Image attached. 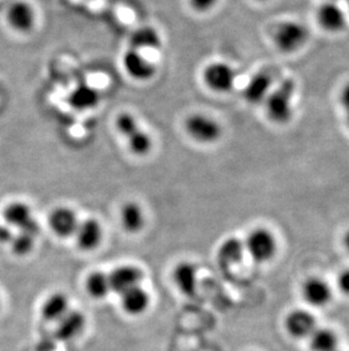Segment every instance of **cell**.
Masks as SVG:
<instances>
[{"label":"cell","mask_w":349,"mask_h":351,"mask_svg":"<svg viewBox=\"0 0 349 351\" xmlns=\"http://www.w3.org/2000/svg\"><path fill=\"white\" fill-rule=\"evenodd\" d=\"M115 128L126 140L129 152L135 156H146L152 150L153 140L150 133L142 129L141 124L133 114H119L115 119Z\"/></svg>","instance_id":"1"},{"label":"cell","mask_w":349,"mask_h":351,"mask_svg":"<svg viewBox=\"0 0 349 351\" xmlns=\"http://www.w3.org/2000/svg\"><path fill=\"white\" fill-rule=\"evenodd\" d=\"M296 83L293 79L281 81L268 95L266 101L269 119L276 124H286L293 119V99Z\"/></svg>","instance_id":"2"},{"label":"cell","mask_w":349,"mask_h":351,"mask_svg":"<svg viewBox=\"0 0 349 351\" xmlns=\"http://www.w3.org/2000/svg\"><path fill=\"white\" fill-rule=\"evenodd\" d=\"M185 131L196 143H217L222 136V126L217 119L203 113H194L185 119Z\"/></svg>","instance_id":"3"},{"label":"cell","mask_w":349,"mask_h":351,"mask_svg":"<svg viewBox=\"0 0 349 351\" xmlns=\"http://www.w3.org/2000/svg\"><path fill=\"white\" fill-rule=\"evenodd\" d=\"M244 245L245 252L257 263L269 262L277 252V240L269 230L264 228L250 231Z\"/></svg>","instance_id":"4"},{"label":"cell","mask_w":349,"mask_h":351,"mask_svg":"<svg viewBox=\"0 0 349 351\" xmlns=\"http://www.w3.org/2000/svg\"><path fill=\"white\" fill-rule=\"evenodd\" d=\"M309 39V30L304 24L287 21L278 25L274 31L276 46L283 53H294L300 49Z\"/></svg>","instance_id":"5"},{"label":"cell","mask_w":349,"mask_h":351,"mask_svg":"<svg viewBox=\"0 0 349 351\" xmlns=\"http://www.w3.org/2000/svg\"><path fill=\"white\" fill-rule=\"evenodd\" d=\"M3 219L7 226L16 228L20 232L30 233L38 237L40 233L39 223L34 219L30 206L21 202H14L3 210Z\"/></svg>","instance_id":"6"},{"label":"cell","mask_w":349,"mask_h":351,"mask_svg":"<svg viewBox=\"0 0 349 351\" xmlns=\"http://www.w3.org/2000/svg\"><path fill=\"white\" fill-rule=\"evenodd\" d=\"M203 80L209 89L214 93H229L236 82V72L224 62H214L203 71Z\"/></svg>","instance_id":"7"},{"label":"cell","mask_w":349,"mask_h":351,"mask_svg":"<svg viewBox=\"0 0 349 351\" xmlns=\"http://www.w3.org/2000/svg\"><path fill=\"white\" fill-rule=\"evenodd\" d=\"M122 66L126 73L132 79L138 80L141 82L148 81L155 77L157 73L155 64L144 56L140 50L129 48L122 56Z\"/></svg>","instance_id":"8"},{"label":"cell","mask_w":349,"mask_h":351,"mask_svg":"<svg viewBox=\"0 0 349 351\" xmlns=\"http://www.w3.org/2000/svg\"><path fill=\"white\" fill-rule=\"evenodd\" d=\"M285 328L290 337L295 339L310 338L316 328L315 318L313 315L304 309H295L287 315Z\"/></svg>","instance_id":"9"},{"label":"cell","mask_w":349,"mask_h":351,"mask_svg":"<svg viewBox=\"0 0 349 351\" xmlns=\"http://www.w3.org/2000/svg\"><path fill=\"white\" fill-rule=\"evenodd\" d=\"M142 278H143V273L141 269L132 265L119 266L109 274L112 291L119 295H122L131 289L139 287Z\"/></svg>","instance_id":"10"},{"label":"cell","mask_w":349,"mask_h":351,"mask_svg":"<svg viewBox=\"0 0 349 351\" xmlns=\"http://www.w3.org/2000/svg\"><path fill=\"white\" fill-rule=\"evenodd\" d=\"M79 222L76 213L68 207H57L49 216L50 229L60 238L75 234Z\"/></svg>","instance_id":"11"},{"label":"cell","mask_w":349,"mask_h":351,"mask_svg":"<svg viewBox=\"0 0 349 351\" xmlns=\"http://www.w3.org/2000/svg\"><path fill=\"white\" fill-rule=\"evenodd\" d=\"M316 20L322 29L329 32L343 31L347 24V17L341 7L335 1L328 0L319 7Z\"/></svg>","instance_id":"12"},{"label":"cell","mask_w":349,"mask_h":351,"mask_svg":"<svg viewBox=\"0 0 349 351\" xmlns=\"http://www.w3.org/2000/svg\"><path fill=\"white\" fill-rule=\"evenodd\" d=\"M7 21L14 30L25 34L34 29L36 24V13L30 3L16 1L8 8Z\"/></svg>","instance_id":"13"},{"label":"cell","mask_w":349,"mask_h":351,"mask_svg":"<svg viewBox=\"0 0 349 351\" xmlns=\"http://www.w3.org/2000/svg\"><path fill=\"white\" fill-rule=\"evenodd\" d=\"M274 83L272 75L268 72L254 74L243 90V97L247 103L257 105L267 99Z\"/></svg>","instance_id":"14"},{"label":"cell","mask_w":349,"mask_h":351,"mask_svg":"<svg viewBox=\"0 0 349 351\" xmlns=\"http://www.w3.org/2000/svg\"><path fill=\"white\" fill-rule=\"evenodd\" d=\"M302 295L309 305L323 307L329 304L333 291L330 285L322 278H311L304 282Z\"/></svg>","instance_id":"15"},{"label":"cell","mask_w":349,"mask_h":351,"mask_svg":"<svg viewBox=\"0 0 349 351\" xmlns=\"http://www.w3.org/2000/svg\"><path fill=\"white\" fill-rule=\"evenodd\" d=\"M55 337L60 341H72L77 338L86 328V319L79 311H70L62 319L57 322Z\"/></svg>","instance_id":"16"},{"label":"cell","mask_w":349,"mask_h":351,"mask_svg":"<svg viewBox=\"0 0 349 351\" xmlns=\"http://www.w3.org/2000/svg\"><path fill=\"white\" fill-rule=\"evenodd\" d=\"M75 234L79 248L84 252H91L98 248L103 240V228L96 219H86L79 223Z\"/></svg>","instance_id":"17"},{"label":"cell","mask_w":349,"mask_h":351,"mask_svg":"<svg viewBox=\"0 0 349 351\" xmlns=\"http://www.w3.org/2000/svg\"><path fill=\"white\" fill-rule=\"evenodd\" d=\"M174 285L178 290L184 295H191L195 292L198 283V269L194 264L190 262H183L174 267Z\"/></svg>","instance_id":"18"},{"label":"cell","mask_w":349,"mask_h":351,"mask_svg":"<svg viewBox=\"0 0 349 351\" xmlns=\"http://www.w3.org/2000/svg\"><path fill=\"white\" fill-rule=\"evenodd\" d=\"M70 312V300L62 292H55L44 300L41 307L43 319L58 322Z\"/></svg>","instance_id":"19"},{"label":"cell","mask_w":349,"mask_h":351,"mask_svg":"<svg viewBox=\"0 0 349 351\" xmlns=\"http://www.w3.org/2000/svg\"><path fill=\"white\" fill-rule=\"evenodd\" d=\"M150 295L141 287H135L122 295V309L129 315L139 316L146 312L150 305Z\"/></svg>","instance_id":"20"},{"label":"cell","mask_w":349,"mask_h":351,"mask_svg":"<svg viewBox=\"0 0 349 351\" xmlns=\"http://www.w3.org/2000/svg\"><path fill=\"white\" fill-rule=\"evenodd\" d=\"M245 245L237 238H229L218 249V261L220 265L231 267L241 262L244 256Z\"/></svg>","instance_id":"21"},{"label":"cell","mask_w":349,"mask_h":351,"mask_svg":"<svg viewBox=\"0 0 349 351\" xmlns=\"http://www.w3.org/2000/svg\"><path fill=\"white\" fill-rule=\"evenodd\" d=\"M120 222L127 232H140L145 223L144 213L141 206L134 202H126L120 210Z\"/></svg>","instance_id":"22"},{"label":"cell","mask_w":349,"mask_h":351,"mask_svg":"<svg viewBox=\"0 0 349 351\" xmlns=\"http://www.w3.org/2000/svg\"><path fill=\"white\" fill-rule=\"evenodd\" d=\"M129 45L133 49H158L161 46V38L158 31L152 27H142L133 32L129 38Z\"/></svg>","instance_id":"23"},{"label":"cell","mask_w":349,"mask_h":351,"mask_svg":"<svg viewBox=\"0 0 349 351\" xmlns=\"http://www.w3.org/2000/svg\"><path fill=\"white\" fill-rule=\"evenodd\" d=\"M100 95L92 86H77L70 95V103L75 110H86L94 108L99 104Z\"/></svg>","instance_id":"24"},{"label":"cell","mask_w":349,"mask_h":351,"mask_svg":"<svg viewBox=\"0 0 349 351\" xmlns=\"http://www.w3.org/2000/svg\"><path fill=\"white\" fill-rule=\"evenodd\" d=\"M309 339L312 351L338 350V337L330 328H316Z\"/></svg>","instance_id":"25"},{"label":"cell","mask_w":349,"mask_h":351,"mask_svg":"<svg viewBox=\"0 0 349 351\" xmlns=\"http://www.w3.org/2000/svg\"><path fill=\"white\" fill-rule=\"evenodd\" d=\"M86 288L92 298H105V295L112 291L109 275L103 272L91 273L86 278Z\"/></svg>","instance_id":"26"},{"label":"cell","mask_w":349,"mask_h":351,"mask_svg":"<svg viewBox=\"0 0 349 351\" xmlns=\"http://www.w3.org/2000/svg\"><path fill=\"white\" fill-rule=\"evenodd\" d=\"M36 237L30 234V233L18 232V234L14 235L10 245L14 254L18 256L29 255L32 249L34 248V242Z\"/></svg>","instance_id":"27"},{"label":"cell","mask_w":349,"mask_h":351,"mask_svg":"<svg viewBox=\"0 0 349 351\" xmlns=\"http://www.w3.org/2000/svg\"><path fill=\"white\" fill-rule=\"evenodd\" d=\"M218 3V0H190L192 8L198 13L210 12Z\"/></svg>","instance_id":"28"},{"label":"cell","mask_w":349,"mask_h":351,"mask_svg":"<svg viewBox=\"0 0 349 351\" xmlns=\"http://www.w3.org/2000/svg\"><path fill=\"white\" fill-rule=\"evenodd\" d=\"M340 104H341V107H343L344 112H345L347 125L349 128V82L344 86L341 93H340Z\"/></svg>","instance_id":"29"},{"label":"cell","mask_w":349,"mask_h":351,"mask_svg":"<svg viewBox=\"0 0 349 351\" xmlns=\"http://www.w3.org/2000/svg\"><path fill=\"white\" fill-rule=\"evenodd\" d=\"M338 288L344 295H349V269H345L338 275Z\"/></svg>","instance_id":"30"},{"label":"cell","mask_w":349,"mask_h":351,"mask_svg":"<svg viewBox=\"0 0 349 351\" xmlns=\"http://www.w3.org/2000/svg\"><path fill=\"white\" fill-rule=\"evenodd\" d=\"M13 237L10 226L0 224V243H10Z\"/></svg>","instance_id":"31"},{"label":"cell","mask_w":349,"mask_h":351,"mask_svg":"<svg viewBox=\"0 0 349 351\" xmlns=\"http://www.w3.org/2000/svg\"><path fill=\"white\" fill-rule=\"evenodd\" d=\"M344 247L346 249L347 252L349 254V231L346 234L344 235Z\"/></svg>","instance_id":"32"},{"label":"cell","mask_w":349,"mask_h":351,"mask_svg":"<svg viewBox=\"0 0 349 351\" xmlns=\"http://www.w3.org/2000/svg\"><path fill=\"white\" fill-rule=\"evenodd\" d=\"M328 1H336V0H328Z\"/></svg>","instance_id":"33"},{"label":"cell","mask_w":349,"mask_h":351,"mask_svg":"<svg viewBox=\"0 0 349 351\" xmlns=\"http://www.w3.org/2000/svg\"><path fill=\"white\" fill-rule=\"evenodd\" d=\"M347 3H348V10H349V0H347Z\"/></svg>","instance_id":"34"},{"label":"cell","mask_w":349,"mask_h":351,"mask_svg":"<svg viewBox=\"0 0 349 351\" xmlns=\"http://www.w3.org/2000/svg\"><path fill=\"white\" fill-rule=\"evenodd\" d=\"M0 306H1V300H0Z\"/></svg>","instance_id":"35"},{"label":"cell","mask_w":349,"mask_h":351,"mask_svg":"<svg viewBox=\"0 0 349 351\" xmlns=\"http://www.w3.org/2000/svg\"><path fill=\"white\" fill-rule=\"evenodd\" d=\"M260 1H264V0H260Z\"/></svg>","instance_id":"36"},{"label":"cell","mask_w":349,"mask_h":351,"mask_svg":"<svg viewBox=\"0 0 349 351\" xmlns=\"http://www.w3.org/2000/svg\"><path fill=\"white\" fill-rule=\"evenodd\" d=\"M337 351H339V350H337Z\"/></svg>","instance_id":"37"}]
</instances>
